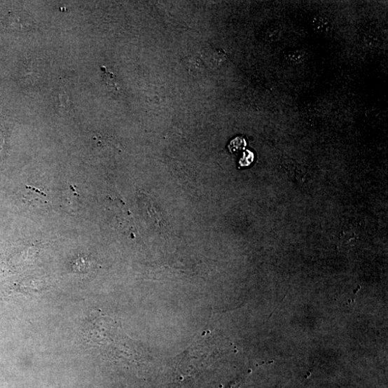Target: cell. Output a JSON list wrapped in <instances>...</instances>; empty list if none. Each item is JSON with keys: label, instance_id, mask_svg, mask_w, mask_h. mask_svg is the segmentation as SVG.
Segmentation results:
<instances>
[{"label": "cell", "instance_id": "cell-1", "mask_svg": "<svg viewBox=\"0 0 388 388\" xmlns=\"http://www.w3.org/2000/svg\"><path fill=\"white\" fill-rule=\"evenodd\" d=\"M7 18V23L11 29L17 31H30L34 26V21L31 17L20 13L10 14Z\"/></svg>", "mask_w": 388, "mask_h": 388}, {"label": "cell", "instance_id": "cell-2", "mask_svg": "<svg viewBox=\"0 0 388 388\" xmlns=\"http://www.w3.org/2000/svg\"><path fill=\"white\" fill-rule=\"evenodd\" d=\"M313 29L319 34H328L332 29V24L328 18L324 15H317L312 20Z\"/></svg>", "mask_w": 388, "mask_h": 388}, {"label": "cell", "instance_id": "cell-3", "mask_svg": "<svg viewBox=\"0 0 388 388\" xmlns=\"http://www.w3.org/2000/svg\"><path fill=\"white\" fill-rule=\"evenodd\" d=\"M286 62L292 66H298L303 64L307 59V54L303 50L297 49L291 50L285 55Z\"/></svg>", "mask_w": 388, "mask_h": 388}, {"label": "cell", "instance_id": "cell-4", "mask_svg": "<svg viewBox=\"0 0 388 388\" xmlns=\"http://www.w3.org/2000/svg\"><path fill=\"white\" fill-rule=\"evenodd\" d=\"M79 200V194L76 190L74 186L71 185L69 189L67 190L64 197V204L67 208L74 210L76 206V203L78 204Z\"/></svg>", "mask_w": 388, "mask_h": 388}, {"label": "cell", "instance_id": "cell-5", "mask_svg": "<svg viewBox=\"0 0 388 388\" xmlns=\"http://www.w3.org/2000/svg\"><path fill=\"white\" fill-rule=\"evenodd\" d=\"M61 112L62 113H71L72 104L70 102L69 97L66 94L60 95Z\"/></svg>", "mask_w": 388, "mask_h": 388}, {"label": "cell", "instance_id": "cell-6", "mask_svg": "<svg viewBox=\"0 0 388 388\" xmlns=\"http://www.w3.org/2000/svg\"><path fill=\"white\" fill-rule=\"evenodd\" d=\"M246 146L245 141L242 137H237L233 140L229 146L230 151L235 153L244 148Z\"/></svg>", "mask_w": 388, "mask_h": 388}, {"label": "cell", "instance_id": "cell-7", "mask_svg": "<svg viewBox=\"0 0 388 388\" xmlns=\"http://www.w3.org/2000/svg\"><path fill=\"white\" fill-rule=\"evenodd\" d=\"M254 160V155L251 151H246L244 153L243 158L240 160V163L241 166H247L251 165Z\"/></svg>", "mask_w": 388, "mask_h": 388}]
</instances>
